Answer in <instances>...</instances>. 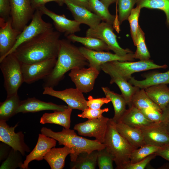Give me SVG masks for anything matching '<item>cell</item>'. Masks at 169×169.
<instances>
[{
  "instance_id": "48",
  "label": "cell",
  "mask_w": 169,
  "mask_h": 169,
  "mask_svg": "<svg viewBox=\"0 0 169 169\" xmlns=\"http://www.w3.org/2000/svg\"><path fill=\"white\" fill-rule=\"evenodd\" d=\"M155 153L156 156H159L169 161V144L164 147H160Z\"/></svg>"
},
{
  "instance_id": "33",
  "label": "cell",
  "mask_w": 169,
  "mask_h": 169,
  "mask_svg": "<svg viewBox=\"0 0 169 169\" xmlns=\"http://www.w3.org/2000/svg\"><path fill=\"white\" fill-rule=\"evenodd\" d=\"M131 105L140 110L151 108L162 111L160 108L149 98L143 89H140L133 95Z\"/></svg>"
},
{
  "instance_id": "40",
  "label": "cell",
  "mask_w": 169,
  "mask_h": 169,
  "mask_svg": "<svg viewBox=\"0 0 169 169\" xmlns=\"http://www.w3.org/2000/svg\"><path fill=\"white\" fill-rule=\"evenodd\" d=\"M114 160L105 148L98 151L97 162L100 169H113Z\"/></svg>"
},
{
  "instance_id": "35",
  "label": "cell",
  "mask_w": 169,
  "mask_h": 169,
  "mask_svg": "<svg viewBox=\"0 0 169 169\" xmlns=\"http://www.w3.org/2000/svg\"><path fill=\"white\" fill-rule=\"evenodd\" d=\"M137 6L141 8H146L158 9L163 11L166 16V23L169 27V0H136Z\"/></svg>"
},
{
  "instance_id": "29",
  "label": "cell",
  "mask_w": 169,
  "mask_h": 169,
  "mask_svg": "<svg viewBox=\"0 0 169 169\" xmlns=\"http://www.w3.org/2000/svg\"><path fill=\"white\" fill-rule=\"evenodd\" d=\"M102 90L105 96L109 97L112 102L114 110L112 118L115 123L118 122L126 110V102L123 96L111 90L107 87H102Z\"/></svg>"
},
{
  "instance_id": "7",
  "label": "cell",
  "mask_w": 169,
  "mask_h": 169,
  "mask_svg": "<svg viewBox=\"0 0 169 169\" xmlns=\"http://www.w3.org/2000/svg\"><path fill=\"white\" fill-rule=\"evenodd\" d=\"M43 15L39 9L35 11L30 23L28 25L25 26L18 35L14 46L7 56L13 53L18 46L24 42L42 33L54 30L51 23L43 20Z\"/></svg>"
},
{
  "instance_id": "46",
  "label": "cell",
  "mask_w": 169,
  "mask_h": 169,
  "mask_svg": "<svg viewBox=\"0 0 169 169\" xmlns=\"http://www.w3.org/2000/svg\"><path fill=\"white\" fill-rule=\"evenodd\" d=\"M30 2L32 7L34 11L45 6L46 3L49 2H55L60 6L64 4V0H30Z\"/></svg>"
},
{
  "instance_id": "43",
  "label": "cell",
  "mask_w": 169,
  "mask_h": 169,
  "mask_svg": "<svg viewBox=\"0 0 169 169\" xmlns=\"http://www.w3.org/2000/svg\"><path fill=\"white\" fill-rule=\"evenodd\" d=\"M111 102L110 99L107 97L94 98L91 95L88 97L86 103L88 107L93 109H100L104 104H108Z\"/></svg>"
},
{
  "instance_id": "39",
  "label": "cell",
  "mask_w": 169,
  "mask_h": 169,
  "mask_svg": "<svg viewBox=\"0 0 169 169\" xmlns=\"http://www.w3.org/2000/svg\"><path fill=\"white\" fill-rule=\"evenodd\" d=\"M141 8L137 6L133 8L128 18L129 22L131 37L135 45L136 41L137 33L138 28V18Z\"/></svg>"
},
{
  "instance_id": "28",
  "label": "cell",
  "mask_w": 169,
  "mask_h": 169,
  "mask_svg": "<svg viewBox=\"0 0 169 169\" xmlns=\"http://www.w3.org/2000/svg\"><path fill=\"white\" fill-rule=\"evenodd\" d=\"M72 109L69 107L64 111H55L52 113H45L41 117L40 123L54 124L69 129L70 126V117Z\"/></svg>"
},
{
  "instance_id": "50",
  "label": "cell",
  "mask_w": 169,
  "mask_h": 169,
  "mask_svg": "<svg viewBox=\"0 0 169 169\" xmlns=\"http://www.w3.org/2000/svg\"><path fill=\"white\" fill-rule=\"evenodd\" d=\"M108 8L112 4L116 2V0H100Z\"/></svg>"
},
{
  "instance_id": "5",
  "label": "cell",
  "mask_w": 169,
  "mask_h": 169,
  "mask_svg": "<svg viewBox=\"0 0 169 169\" xmlns=\"http://www.w3.org/2000/svg\"><path fill=\"white\" fill-rule=\"evenodd\" d=\"M0 68L3 76L7 96L18 93V90L24 82L21 63L12 53L0 61Z\"/></svg>"
},
{
  "instance_id": "16",
  "label": "cell",
  "mask_w": 169,
  "mask_h": 169,
  "mask_svg": "<svg viewBox=\"0 0 169 169\" xmlns=\"http://www.w3.org/2000/svg\"><path fill=\"white\" fill-rule=\"evenodd\" d=\"M101 69L110 77V84H116L119 87L121 95L125 98L128 107H131V100L133 95L140 88L133 85L123 78L117 71L110 62L100 66Z\"/></svg>"
},
{
  "instance_id": "4",
  "label": "cell",
  "mask_w": 169,
  "mask_h": 169,
  "mask_svg": "<svg viewBox=\"0 0 169 169\" xmlns=\"http://www.w3.org/2000/svg\"><path fill=\"white\" fill-rule=\"evenodd\" d=\"M103 143L112 157L116 169H123L130 163L131 155L136 148L118 132L112 118H110L108 121Z\"/></svg>"
},
{
  "instance_id": "11",
  "label": "cell",
  "mask_w": 169,
  "mask_h": 169,
  "mask_svg": "<svg viewBox=\"0 0 169 169\" xmlns=\"http://www.w3.org/2000/svg\"><path fill=\"white\" fill-rule=\"evenodd\" d=\"M79 49L88 60L89 67L95 68L100 71L101 70L100 66L106 62L114 61H131L134 60L133 53H128L124 56H120L109 52L90 50L84 47H80Z\"/></svg>"
},
{
  "instance_id": "18",
  "label": "cell",
  "mask_w": 169,
  "mask_h": 169,
  "mask_svg": "<svg viewBox=\"0 0 169 169\" xmlns=\"http://www.w3.org/2000/svg\"><path fill=\"white\" fill-rule=\"evenodd\" d=\"M140 129L142 132L145 144L159 147L169 144V132L162 122L154 123Z\"/></svg>"
},
{
  "instance_id": "30",
  "label": "cell",
  "mask_w": 169,
  "mask_h": 169,
  "mask_svg": "<svg viewBox=\"0 0 169 169\" xmlns=\"http://www.w3.org/2000/svg\"><path fill=\"white\" fill-rule=\"evenodd\" d=\"M20 101L18 93L7 96L5 101L0 103V120L7 121L16 114Z\"/></svg>"
},
{
  "instance_id": "34",
  "label": "cell",
  "mask_w": 169,
  "mask_h": 169,
  "mask_svg": "<svg viewBox=\"0 0 169 169\" xmlns=\"http://www.w3.org/2000/svg\"><path fill=\"white\" fill-rule=\"evenodd\" d=\"M90 11L99 16L102 21L114 26L116 21V16L112 15L108 8L100 0H88Z\"/></svg>"
},
{
  "instance_id": "21",
  "label": "cell",
  "mask_w": 169,
  "mask_h": 169,
  "mask_svg": "<svg viewBox=\"0 0 169 169\" xmlns=\"http://www.w3.org/2000/svg\"><path fill=\"white\" fill-rule=\"evenodd\" d=\"M68 107V106L65 105L43 101L35 97L28 98L21 100L16 113L17 114L19 113H34L46 110L64 111Z\"/></svg>"
},
{
  "instance_id": "24",
  "label": "cell",
  "mask_w": 169,
  "mask_h": 169,
  "mask_svg": "<svg viewBox=\"0 0 169 169\" xmlns=\"http://www.w3.org/2000/svg\"><path fill=\"white\" fill-rule=\"evenodd\" d=\"M119 122L140 129L155 123L147 119L141 110L133 106L126 109Z\"/></svg>"
},
{
  "instance_id": "47",
  "label": "cell",
  "mask_w": 169,
  "mask_h": 169,
  "mask_svg": "<svg viewBox=\"0 0 169 169\" xmlns=\"http://www.w3.org/2000/svg\"><path fill=\"white\" fill-rule=\"evenodd\" d=\"M162 122L169 132V104L162 110Z\"/></svg>"
},
{
  "instance_id": "9",
  "label": "cell",
  "mask_w": 169,
  "mask_h": 169,
  "mask_svg": "<svg viewBox=\"0 0 169 169\" xmlns=\"http://www.w3.org/2000/svg\"><path fill=\"white\" fill-rule=\"evenodd\" d=\"M10 3L12 26L21 32L31 19L35 11L30 0H10Z\"/></svg>"
},
{
  "instance_id": "15",
  "label": "cell",
  "mask_w": 169,
  "mask_h": 169,
  "mask_svg": "<svg viewBox=\"0 0 169 169\" xmlns=\"http://www.w3.org/2000/svg\"><path fill=\"white\" fill-rule=\"evenodd\" d=\"M118 72L128 81L135 73L157 69H166V64L159 65L154 63L150 59L132 62L114 61L110 62Z\"/></svg>"
},
{
  "instance_id": "31",
  "label": "cell",
  "mask_w": 169,
  "mask_h": 169,
  "mask_svg": "<svg viewBox=\"0 0 169 169\" xmlns=\"http://www.w3.org/2000/svg\"><path fill=\"white\" fill-rule=\"evenodd\" d=\"M67 39L73 42L79 43L89 49L96 51H107L110 50L107 45L102 40L97 38L81 37L71 34L66 37Z\"/></svg>"
},
{
  "instance_id": "45",
  "label": "cell",
  "mask_w": 169,
  "mask_h": 169,
  "mask_svg": "<svg viewBox=\"0 0 169 169\" xmlns=\"http://www.w3.org/2000/svg\"><path fill=\"white\" fill-rule=\"evenodd\" d=\"M10 0H0V18L5 20L10 17Z\"/></svg>"
},
{
  "instance_id": "25",
  "label": "cell",
  "mask_w": 169,
  "mask_h": 169,
  "mask_svg": "<svg viewBox=\"0 0 169 169\" xmlns=\"http://www.w3.org/2000/svg\"><path fill=\"white\" fill-rule=\"evenodd\" d=\"M118 132L136 149L145 144L140 129L131 127L120 122L115 123Z\"/></svg>"
},
{
  "instance_id": "14",
  "label": "cell",
  "mask_w": 169,
  "mask_h": 169,
  "mask_svg": "<svg viewBox=\"0 0 169 169\" xmlns=\"http://www.w3.org/2000/svg\"><path fill=\"white\" fill-rule=\"evenodd\" d=\"M100 71L95 68H76L71 70L69 76L74 83L76 88L82 93L92 91L95 81Z\"/></svg>"
},
{
  "instance_id": "38",
  "label": "cell",
  "mask_w": 169,
  "mask_h": 169,
  "mask_svg": "<svg viewBox=\"0 0 169 169\" xmlns=\"http://www.w3.org/2000/svg\"><path fill=\"white\" fill-rule=\"evenodd\" d=\"M118 7L119 16L118 21L121 24L127 19L136 3V0H116Z\"/></svg>"
},
{
  "instance_id": "37",
  "label": "cell",
  "mask_w": 169,
  "mask_h": 169,
  "mask_svg": "<svg viewBox=\"0 0 169 169\" xmlns=\"http://www.w3.org/2000/svg\"><path fill=\"white\" fill-rule=\"evenodd\" d=\"M160 148L154 145L145 144L138 148L136 149L131 155L130 163H137L148 156L155 153Z\"/></svg>"
},
{
  "instance_id": "13",
  "label": "cell",
  "mask_w": 169,
  "mask_h": 169,
  "mask_svg": "<svg viewBox=\"0 0 169 169\" xmlns=\"http://www.w3.org/2000/svg\"><path fill=\"white\" fill-rule=\"evenodd\" d=\"M109 119L102 115L98 118L88 120L75 124L74 129L80 135L94 137L95 140L103 143Z\"/></svg>"
},
{
  "instance_id": "3",
  "label": "cell",
  "mask_w": 169,
  "mask_h": 169,
  "mask_svg": "<svg viewBox=\"0 0 169 169\" xmlns=\"http://www.w3.org/2000/svg\"><path fill=\"white\" fill-rule=\"evenodd\" d=\"M41 133L52 138L58 141L59 145H63L70 148L73 153L70 155L71 162L75 161L77 156L83 152L90 153L105 148L103 143L96 140L89 139L78 135L74 130L63 128L62 131L56 132L50 129L42 127Z\"/></svg>"
},
{
  "instance_id": "36",
  "label": "cell",
  "mask_w": 169,
  "mask_h": 169,
  "mask_svg": "<svg viewBox=\"0 0 169 169\" xmlns=\"http://www.w3.org/2000/svg\"><path fill=\"white\" fill-rule=\"evenodd\" d=\"M135 46H136V49L134 54V59L142 60L150 59L151 56L145 43V33L140 26L137 31Z\"/></svg>"
},
{
  "instance_id": "2",
  "label": "cell",
  "mask_w": 169,
  "mask_h": 169,
  "mask_svg": "<svg viewBox=\"0 0 169 169\" xmlns=\"http://www.w3.org/2000/svg\"><path fill=\"white\" fill-rule=\"evenodd\" d=\"M87 59L79 48L68 39L60 40V48L56 64L51 73L44 79L43 86L54 88L64 77L70 70L89 66Z\"/></svg>"
},
{
  "instance_id": "20",
  "label": "cell",
  "mask_w": 169,
  "mask_h": 169,
  "mask_svg": "<svg viewBox=\"0 0 169 169\" xmlns=\"http://www.w3.org/2000/svg\"><path fill=\"white\" fill-rule=\"evenodd\" d=\"M56 140L54 139L39 134L36 145L31 152L27 156L22 165L21 168L28 169V165L31 161L35 160L41 161L47 153L55 146Z\"/></svg>"
},
{
  "instance_id": "42",
  "label": "cell",
  "mask_w": 169,
  "mask_h": 169,
  "mask_svg": "<svg viewBox=\"0 0 169 169\" xmlns=\"http://www.w3.org/2000/svg\"><path fill=\"white\" fill-rule=\"evenodd\" d=\"M149 120L155 123L162 122V111L149 108L140 110Z\"/></svg>"
},
{
  "instance_id": "22",
  "label": "cell",
  "mask_w": 169,
  "mask_h": 169,
  "mask_svg": "<svg viewBox=\"0 0 169 169\" xmlns=\"http://www.w3.org/2000/svg\"><path fill=\"white\" fill-rule=\"evenodd\" d=\"M64 4L75 20L87 25L90 28H95L102 21L99 16L86 8L75 5L68 0H64Z\"/></svg>"
},
{
  "instance_id": "1",
  "label": "cell",
  "mask_w": 169,
  "mask_h": 169,
  "mask_svg": "<svg viewBox=\"0 0 169 169\" xmlns=\"http://www.w3.org/2000/svg\"><path fill=\"white\" fill-rule=\"evenodd\" d=\"M60 37V33L54 30L42 33L20 44L13 53L22 64L57 58Z\"/></svg>"
},
{
  "instance_id": "8",
  "label": "cell",
  "mask_w": 169,
  "mask_h": 169,
  "mask_svg": "<svg viewBox=\"0 0 169 169\" xmlns=\"http://www.w3.org/2000/svg\"><path fill=\"white\" fill-rule=\"evenodd\" d=\"M53 58L31 64L21 63L24 82L30 84L44 79L51 73L56 62Z\"/></svg>"
},
{
  "instance_id": "27",
  "label": "cell",
  "mask_w": 169,
  "mask_h": 169,
  "mask_svg": "<svg viewBox=\"0 0 169 169\" xmlns=\"http://www.w3.org/2000/svg\"><path fill=\"white\" fill-rule=\"evenodd\" d=\"M145 90L149 98L162 110L169 104V88L166 84L152 86Z\"/></svg>"
},
{
  "instance_id": "44",
  "label": "cell",
  "mask_w": 169,
  "mask_h": 169,
  "mask_svg": "<svg viewBox=\"0 0 169 169\" xmlns=\"http://www.w3.org/2000/svg\"><path fill=\"white\" fill-rule=\"evenodd\" d=\"M155 153L151 154L144 159L135 163H130L125 165L123 169H144L151 160L155 158Z\"/></svg>"
},
{
  "instance_id": "32",
  "label": "cell",
  "mask_w": 169,
  "mask_h": 169,
  "mask_svg": "<svg viewBox=\"0 0 169 169\" xmlns=\"http://www.w3.org/2000/svg\"><path fill=\"white\" fill-rule=\"evenodd\" d=\"M98 150H95L90 153L83 152L77 156L76 160L71 162L70 165L72 169H95L97 164Z\"/></svg>"
},
{
  "instance_id": "19",
  "label": "cell",
  "mask_w": 169,
  "mask_h": 169,
  "mask_svg": "<svg viewBox=\"0 0 169 169\" xmlns=\"http://www.w3.org/2000/svg\"><path fill=\"white\" fill-rule=\"evenodd\" d=\"M38 9L43 14L51 18L57 31L64 33L66 37L81 30L79 23L74 20H71L67 18L64 15L58 14L49 9L45 6Z\"/></svg>"
},
{
  "instance_id": "23",
  "label": "cell",
  "mask_w": 169,
  "mask_h": 169,
  "mask_svg": "<svg viewBox=\"0 0 169 169\" xmlns=\"http://www.w3.org/2000/svg\"><path fill=\"white\" fill-rule=\"evenodd\" d=\"M142 74L145 78L143 80H137L131 77L128 81L133 85L143 89L153 85L169 84V70L165 72L154 71Z\"/></svg>"
},
{
  "instance_id": "12",
  "label": "cell",
  "mask_w": 169,
  "mask_h": 169,
  "mask_svg": "<svg viewBox=\"0 0 169 169\" xmlns=\"http://www.w3.org/2000/svg\"><path fill=\"white\" fill-rule=\"evenodd\" d=\"M18 124L13 127H10L6 121L0 120V141L24 156L26 152L30 151V149L24 141V135L22 132H15Z\"/></svg>"
},
{
  "instance_id": "6",
  "label": "cell",
  "mask_w": 169,
  "mask_h": 169,
  "mask_svg": "<svg viewBox=\"0 0 169 169\" xmlns=\"http://www.w3.org/2000/svg\"><path fill=\"white\" fill-rule=\"evenodd\" d=\"M113 29V25L102 21L95 28H88L86 31V36L102 40L107 45L110 50L119 56H124L128 53H133L129 49H124L120 46Z\"/></svg>"
},
{
  "instance_id": "49",
  "label": "cell",
  "mask_w": 169,
  "mask_h": 169,
  "mask_svg": "<svg viewBox=\"0 0 169 169\" xmlns=\"http://www.w3.org/2000/svg\"><path fill=\"white\" fill-rule=\"evenodd\" d=\"M68 0L75 5L86 8L90 11L88 0Z\"/></svg>"
},
{
  "instance_id": "26",
  "label": "cell",
  "mask_w": 169,
  "mask_h": 169,
  "mask_svg": "<svg viewBox=\"0 0 169 169\" xmlns=\"http://www.w3.org/2000/svg\"><path fill=\"white\" fill-rule=\"evenodd\" d=\"M73 151L67 146L52 148L44 158L51 169H62L64 166L65 159Z\"/></svg>"
},
{
  "instance_id": "17",
  "label": "cell",
  "mask_w": 169,
  "mask_h": 169,
  "mask_svg": "<svg viewBox=\"0 0 169 169\" xmlns=\"http://www.w3.org/2000/svg\"><path fill=\"white\" fill-rule=\"evenodd\" d=\"M21 32L13 27L11 17L7 20L0 18V61L13 49Z\"/></svg>"
},
{
  "instance_id": "10",
  "label": "cell",
  "mask_w": 169,
  "mask_h": 169,
  "mask_svg": "<svg viewBox=\"0 0 169 169\" xmlns=\"http://www.w3.org/2000/svg\"><path fill=\"white\" fill-rule=\"evenodd\" d=\"M43 94L59 99L65 102L72 109L83 111L88 108L86 101L83 93L77 88H70L61 91H57L53 88H44Z\"/></svg>"
},
{
  "instance_id": "41",
  "label": "cell",
  "mask_w": 169,
  "mask_h": 169,
  "mask_svg": "<svg viewBox=\"0 0 169 169\" xmlns=\"http://www.w3.org/2000/svg\"><path fill=\"white\" fill-rule=\"evenodd\" d=\"M109 110L108 108L96 109L88 107L77 115L79 117L87 118L88 120L94 119L101 117L103 115V113L108 112Z\"/></svg>"
}]
</instances>
